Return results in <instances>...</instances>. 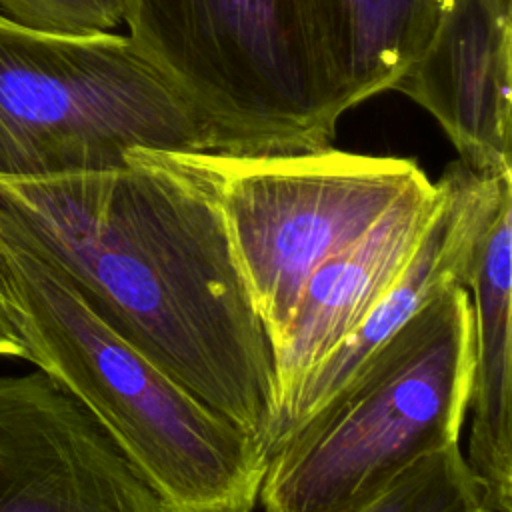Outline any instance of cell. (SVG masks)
I'll list each match as a JSON object with an SVG mask.
<instances>
[{
    "instance_id": "cell-2",
    "label": "cell",
    "mask_w": 512,
    "mask_h": 512,
    "mask_svg": "<svg viewBox=\"0 0 512 512\" xmlns=\"http://www.w3.org/2000/svg\"><path fill=\"white\" fill-rule=\"evenodd\" d=\"M0 288L26 360L80 402L162 512H252L264 446L106 324L68 276L0 218Z\"/></svg>"
},
{
    "instance_id": "cell-7",
    "label": "cell",
    "mask_w": 512,
    "mask_h": 512,
    "mask_svg": "<svg viewBox=\"0 0 512 512\" xmlns=\"http://www.w3.org/2000/svg\"><path fill=\"white\" fill-rule=\"evenodd\" d=\"M0 512H162L98 420L42 370L0 374Z\"/></svg>"
},
{
    "instance_id": "cell-14",
    "label": "cell",
    "mask_w": 512,
    "mask_h": 512,
    "mask_svg": "<svg viewBox=\"0 0 512 512\" xmlns=\"http://www.w3.org/2000/svg\"><path fill=\"white\" fill-rule=\"evenodd\" d=\"M0 14L40 32H112L124 22V0H0Z\"/></svg>"
},
{
    "instance_id": "cell-3",
    "label": "cell",
    "mask_w": 512,
    "mask_h": 512,
    "mask_svg": "<svg viewBox=\"0 0 512 512\" xmlns=\"http://www.w3.org/2000/svg\"><path fill=\"white\" fill-rule=\"evenodd\" d=\"M472 366L470 294L450 286L268 454L264 512H352L428 452L456 444Z\"/></svg>"
},
{
    "instance_id": "cell-9",
    "label": "cell",
    "mask_w": 512,
    "mask_h": 512,
    "mask_svg": "<svg viewBox=\"0 0 512 512\" xmlns=\"http://www.w3.org/2000/svg\"><path fill=\"white\" fill-rule=\"evenodd\" d=\"M512 0H448L438 26L392 90L422 106L458 160L512 172Z\"/></svg>"
},
{
    "instance_id": "cell-5",
    "label": "cell",
    "mask_w": 512,
    "mask_h": 512,
    "mask_svg": "<svg viewBox=\"0 0 512 512\" xmlns=\"http://www.w3.org/2000/svg\"><path fill=\"white\" fill-rule=\"evenodd\" d=\"M136 50L198 114L214 152L330 146L338 114L298 0H124Z\"/></svg>"
},
{
    "instance_id": "cell-13",
    "label": "cell",
    "mask_w": 512,
    "mask_h": 512,
    "mask_svg": "<svg viewBox=\"0 0 512 512\" xmlns=\"http://www.w3.org/2000/svg\"><path fill=\"white\" fill-rule=\"evenodd\" d=\"M352 512H494L460 444L428 452Z\"/></svg>"
},
{
    "instance_id": "cell-8",
    "label": "cell",
    "mask_w": 512,
    "mask_h": 512,
    "mask_svg": "<svg viewBox=\"0 0 512 512\" xmlns=\"http://www.w3.org/2000/svg\"><path fill=\"white\" fill-rule=\"evenodd\" d=\"M436 186L440 206L418 250L358 328L296 386L278 412L268 454L334 398L370 356L438 292L450 286L466 288L484 228L512 198V172L478 174L454 160L444 168Z\"/></svg>"
},
{
    "instance_id": "cell-11",
    "label": "cell",
    "mask_w": 512,
    "mask_h": 512,
    "mask_svg": "<svg viewBox=\"0 0 512 512\" xmlns=\"http://www.w3.org/2000/svg\"><path fill=\"white\" fill-rule=\"evenodd\" d=\"M466 290L474 314V366L464 458L484 484L490 508L512 512V198L484 228Z\"/></svg>"
},
{
    "instance_id": "cell-12",
    "label": "cell",
    "mask_w": 512,
    "mask_h": 512,
    "mask_svg": "<svg viewBox=\"0 0 512 512\" xmlns=\"http://www.w3.org/2000/svg\"><path fill=\"white\" fill-rule=\"evenodd\" d=\"M448 0H298L338 118L390 90L432 38Z\"/></svg>"
},
{
    "instance_id": "cell-10",
    "label": "cell",
    "mask_w": 512,
    "mask_h": 512,
    "mask_svg": "<svg viewBox=\"0 0 512 512\" xmlns=\"http://www.w3.org/2000/svg\"><path fill=\"white\" fill-rule=\"evenodd\" d=\"M438 206L440 188L426 178L360 238L312 272L282 336L270 346L278 412L302 378L352 334L392 288L418 250Z\"/></svg>"
},
{
    "instance_id": "cell-1",
    "label": "cell",
    "mask_w": 512,
    "mask_h": 512,
    "mask_svg": "<svg viewBox=\"0 0 512 512\" xmlns=\"http://www.w3.org/2000/svg\"><path fill=\"white\" fill-rule=\"evenodd\" d=\"M0 218L90 308L266 450L278 416L272 348L214 206L150 150L128 164L0 178Z\"/></svg>"
},
{
    "instance_id": "cell-4",
    "label": "cell",
    "mask_w": 512,
    "mask_h": 512,
    "mask_svg": "<svg viewBox=\"0 0 512 512\" xmlns=\"http://www.w3.org/2000/svg\"><path fill=\"white\" fill-rule=\"evenodd\" d=\"M132 150L214 152V140L128 36L0 14V178L108 170Z\"/></svg>"
},
{
    "instance_id": "cell-6",
    "label": "cell",
    "mask_w": 512,
    "mask_h": 512,
    "mask_svg": "<svg viewBox=\"0 0 512 512\" xmlns=\"http://www.w3.org/2000/svg\"><path fill=\"white\" fill-rule=\"evenodd\" d=\"M150 152L218 212L270 346L312 272L428 178L414 160L332 146L256 156Z\"/></svg>"
},
{
    "instance_id": "cell-15",
    "label": "cell",
    "mask_w": 512,
    "mask_h": 512,
    "mask_svg": "<svg viewBox=\"0 0 512 512\" xmlns=\"http://www.w3.org/2000/svg\"><path fill=\"white\" fill-rule=\"evenodd\" d=\"M0 356L26 360V350L22 346L14 312L2 288H0Z\"/></svg>"
}]
</instances>
